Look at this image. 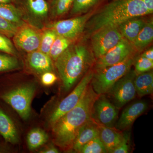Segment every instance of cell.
Masks as SVG:
<instances>
[{
    "instance_id": "3957f363",
    "label": "cell",
    "mask_w": 153,
    "mask_h": 153,
    "mask_svg": "<svg viewBox=\"0 0 153 153\" xmlns=\"http://www.w3.org/2000/svg\"><path fill=\"white\" fill-rule=\"evenodd\" d=\"M93 53L87 46L72 43L55 61V65L66 91L90 70L95 63Z\"/></svg>"
},
{
    "instance_id": "9c48e42d",
    "label": "cell",
    "mask_w": 153,
    "mask_h": 153,
    "mask_svg": "<svg viewBox=\"0 0 153 153\" xmlns=\"http://www.w3.org/2000/svg\"><path fill=\"white\" fill-rule=\"evenodd\" d=\"M92 15V12H90L76 18L60 20L49 24L47 28L54 30L57 35L73 41L82 34L88 20Z\"/></svg>"
},
{
    "instance_id": "6da1fadb",
    "label": "cell",
    "mask_w": 153,
    "mask_h": 153,
    "mask_svg": "<svg viewBox=\"0 0 153 153\" xmlns=\"http://www.w3.org/2000/svg\"><path fill=\"white\" fill-rule=\"evenodd\" d=\"M100 94L90 84L78 104L52 125L55 144L64 150H71L80 129L92 118L94 104Z\"/></svg>"
},
{
    "instance_id": "44dd1931",
    "label": "cell",
    "mask_w": 153,
    "mask_h": 153,
    "mask_svg": "<svg viewBox=\"0 0 153 153\" xmlns=\"http://www.w3.org/2000/svg\"><path fill=\"white\" fill-rule=\"evenodd\" d=\"M0 16L17 26L24 23L20 11L10 3H0Z\"/></svg>"
},
{
    "instance_id": "30bf717a",
    "label": "cell",
    "mask_w": 153,
    "mask_h": 153,
    "mask_svg": "<svg viewBox=\"0 0 153 153\" xmlns=\"http://www.w3.org/2000/svg\"><path fill=\"white\" fill-rule=\"evenodd\" d=\"M135 53L136 49L133 44L123 38L104 55L97 59L95 70L120 63Z\"/></svg>"
},
{
    "instance_id": "1f68e13d",
    "label": "cell",
    "mask_w": 153,
    "mask_h": 153,
    "mask_svg": "<svg viewBox=\"0 0 153 153\" xmlns=\"http://www.w3.org/2000/svg\"><path fill=\"white\" fill-rule=\"evenodd\" d=\"M0 52L14 56L16 54V51L13 44L8 37L0 33Z\"/></svg>"
},
{
    "instance_id": "2e32d148",
    "label": "cell",
    "mask_w": 153,
    "mask_h": 153,
    "mask_svg": "<svg viewBox=\"0 0 153 153\" xmlns=\"http://www.w3.org/2000/svg\"><path fill=\"white\" fill-rule=\"evenodd\" d=\"M27 62L31 69L38 73H43L53 70L52 58L39 50L28 53Z\"/></svg>"
},
{
    "instance_id": "5bb4252c",
    "label": "cell",
    "mask_w": 153,
    "mask_h": 153,
    "mask_svg": "<svg viewBox=\"0 0 153 153\" xmlns=\"http://www.w3.org/2000/svg\"><path fill=\"white\" fill-rule=\"evenodd\" d=\"M99 133L98 123L92 118L79 130L71 150L78 153L79 149L85 144L98 137Z\"/></svg>"
},
{
    "instance_id": "d590c367",
    "label": "cell",
    "mask_w": 153,
    "mask_h": 153,
    "mask_svg": "<svg viewBox=\"0 0 153 153\" xmlns=\"http://www.w3.org/2000/svg\"><path fill=\"white\" fill-rule=\"evenodd\" d=\"M149 10L152 13L153 12V0H143Z\"/></svg>"
},
{
    "instance_id": "52a82bcc",
    "label": "cell",
    "mask_w": 153,
    "mask_h": 153,
    "mask_svg": "<svg viewBox=\"0 0 153 153\" xmlns=\"http://www.w3.org/2000/svg\"><path fill=\"white\" fill-rule=\"evenodd\" d=\"M93 73L94 71L92 69L88 70L74 90L57 105L49 117V122L51 125L78 104L90 84Z\"/></svg>"
},
{
    "instance_id": "f1b7e54d",
    "label": "cell",
    "mask_w": 153,
    "mask_h": 153,
    "mask_svg": "<svg viewBox=\"0 0 153 153\" xmlns=\"http://www.w3.org/2000/svg\"><path fill=\"white\" fill-rule=\"evenodd\" d=\"M18 60L11 55L0 54V71H8L18 68Z\"/></svg>"
},
{
    "instance_id": "d6986e66",
    "label": "cell",
    "mask_w": 153,
    "mask_h": 153,
    "mask_svg": "<svg viewBox=\"0 0 153 153\" xmlns=\"http://www.w3.org/2000/svg\"><path fill=\"white\" fill-rule=\"evenodd\" d=\"M137 94L140 97L152 94L153 91V73L150 71L137 74L134 79Z\"/></svg>"
},
{
    "instance_id": "8d00e7d4",
    "label": "cell",
    "mask_w": 153,
    "mask_h": 153,
    "mask_svg": "<svg viewBox=\"0 0 153 153\" xmlns=\"http://www.w3.org/2000/svg\"><path fill=\"white\" fill-rule=\"evenodd\" d=\"M40 152L42 153H59V151L55 147L52 146L44 150L41 151Z\"/></svg>"
},
{
    "instance_id": "cb8c5ba5",
    "label": "cell",
    "mask_w": 153,
    "mask_h": 153,
    "mask_svg": "<svg viewBox=\"0 0 153 153\" xmlns=\"http://www.w3.org/2000/svg\"><path fill=\"white\" fill-rule=\"evenodd\" d=\"M74 0H52L50 10L53 17L63 16L71 10Z\"/></svg>"
},
{
    "instance_id": "f546056e",
    "label": "cell",
    "mask_w": 153,
    "mask_h": 153,
    "mask_svg": "<svg viewBox=\"0 0 153 153\" xmlns=\"http://www.w3.org/2000/svg\"><path fill=\"white\" fill-rule=\"evenodd\" d=\"M134 65L135 71L137 74L152 70L153 67V61L140 55L137 56Z\"/></svg>"
},
{
    "instance_id": "836d02e7",
    "label": "cell",
    "mask_w": 153,
    "mask_h": 153,
    "mask_svg": "<svg viewBox=\"0 0 153 153\" xmlns=\"http://www.w3.org/2000/svg\"><path fill=\"white\" fill-rule=\"evenodd\" d=\"M57 79V76L52 71H47L43 73L41 78L42 84L45 86L53 85Z\"/></svg>"
},
{
    "instance_id": "ba28073f",
    "label": "cell",
    "mask_w": 153,
    "mask_h": 153,
    "mask_svg": "<svg viewBox=\"0 0 153 153\" xmlns=\"http://www.w3.org/2000/svg\"><path fill=\"white\" fill-rule=\"evenodd\" d=\"M123 38L116 26H107L91 35V44L95 59L104 55Z\"/></svg>"
},
{
    "instance_id": "83f0119b",
    "label": "cell",
    "mask_w": 153,
    "mask_h": 153,
    "mask_svg": "<svg viewBox=\"0 0 153 153\" xmlns=\"http://www.w3.org/2000/svg\"><path fill=\"white\" fill-rule=\"evenodd\" d=\"M27 3L30 10L35 16L41 17L47 16L49 7L45 0H27Z\"/></svg>"
},
{
    "instance_id": "4fadbf2b",
    "label": "cell",
    "mask_w": 153,
    "mask_h": 153,
    "mask_svg": "<svg viewBox=\"0 0 153 153\" xmlns=\"http://www.w3.org/2000/svg\"><path fill=\"white\" fill-rule=\"evenodd\" d=\"M148 108V103L145 100H138L129 105L122 112L115 128L121 131L127 130Z\"/></svg>"
},
{
    "instance_id": "d6a6232c",
    "label": "cell",
    "mask_w": 153,
    "mask_h": 153,
    "mask_svg": "<svg viewBox=\"0 0 153 153\" xmlns=\"http://www.w3.org/2000/svg\"><path fill=\"white\" fill-rule=\"evenodd\" d=\"M131 134L129 132L123 133V138L120 144L112 153H128L130 150Z\"/></svg>"
},
{
    "instance_id": "8fae6325",
    "label": "cell",
    "mask_w": 153,
    "mask_h": 153,
    "mask_svg": "<svg viewBox=\"0 0 153 153\" xmlns=\"http://www.w3.org/2000/svg\"><path fill=\"white\" fill-rule=\"evenodd\" d=\"M41 34L38 28L24 23L18 26L13 40L17 48L29 53L39 49Z\"/></svg>"
},
{
    "instance_id": "8992f818",
    "label": "cell",
    "mask_w": 153,
    "mask_h": 153,
    "mask_svg": "<svg viewBox=\"0 0 153 153\" xmlns=\"http://www.w3.org/2000/svg\"><path fill=\"white\" fill-rule=\"evenodd\" d=\"M137 74L131 69L117 80L105 94L119 109L133 100L136 95L134 79Z\"/></svg>"
},
{
    "instance_id": "7a4b0ae2",
    "label": "cell",
    "mask_w": 153,
    "mask_h": 153,
    "mask_svg": "<svg viewBox=\"0 0 153 153\" xmlns=\"http://www.w3.org/2000/svg\"><path fill=\"white\" fill-rule=\"evenodd\" d=\"M150 14L143 0H112L91 15L85 28L91 35L104 27L117 26L127 19Z\"/></svg>"
},
{
    "instance_id": "ac0fdd59",
    "label": "cell",
    "mask_w": 153,
    "mask_h": 153,
    "mask_svg": "<svg viewBox=\"0 0 153 153\" xmlns=\"http://www.w3.org/2000/svg\"><path fill=\"white\" fill-rule=\"evenodd\" d=\"M0 134L7 142L16 144L19 142L18 133L13 121L1 108Z\"/></svg>"
},
{
    "instance_id": "5b68a950",
    "label": "cell",
    "mask_w": 153,
    "mask_h": 153,
    "mask_svg": "<svg viewBox=\"0 0 153 153\" xmlns=\"http://www.w3.org/2000/svg\"><path fill=\"white\" fill-rule=\"evenodd\" d=\"M36 91L34 84H25L6 92L1 98L15 110L22 119L27 120L30 115L31 102Z\"/></svg>"
},
{
    "instance_id": "7c38bea8",
    "label": "cell",
    "mask_w": 153,
    "mask_h": 153,
    "mask_svg": "<svg viewBox=\"0 0 153 153\" xmlns=\"http://www.w3.org/2000/svg\"><path fill=\"white\" fill-rule=\"evenodd\" d=\"M119 110L105 94H100L94 104L92 118L101 124L114 127L117 119Z\"/></svg>"
},
{
    "instance_id": "e0dca14e",
    "label": "cell",
    "mask_w": 153,
    "mask_h": 153,
    "mask_svg": "<svg viewBox=\"0 0 153 153\" xmlns=\"http://www.w3.org/2000/svg\"><path fill=\"white\" fill-rule=\"evenodd\" d=\"M140 17H133L127 19L117 26L123 38L132 44L146 23Z\"/></svg>"
},
{
    "instance_id": "d4e9b609",
    "label": "cell",
    "mask_w": 153,
    "mask_h": 153,
    "mask_svg": "<svg viewBox=\"0 0 153 153\" xmlns=\"http://www.w3.org/2000/svg\"><path fill=\"white\" fill-rule=\"evenodd\" d=\"M57 36V33L52 29L47 28L45 29L42 32L38 50L49 55L51 47Z\"/></svg>"
},
{
    "instance_id": "ffe728a7",
    "label": "cell",
    "mask_w": 153,
    "mask_h": 153,
    "mask_svg": "<svg viewBox=\"0 0 153 153\" xmlns=\"http://www.w3.org/2000/svg\"><path fill=\"white\" fill-rule=\"evenodd\" d=\"M153 40V22H146L133 43L135 49L141 52L152 42Z\"/></svg>"
},
{
    "instance_id": "74e56055",
    "label": "cell",
    "mask_w": 153,
    "mask_h": 153,
    "mask_svg": "<svg viewBox=\"0 0 153 153\" xmlns=\"http://www.w3.org/2000/svg\"><path fill=\"white\" fill-rule=\"evenodd\" d=\"M12 0H0V3H7L9 4L11 2Z\"/></svg>"
},
{
    "instance_id": "484cf974",
    "label": "cell",
    "mask_w": 153,
    "mask_h": 153,
    "mask_svg": "<svg viewBox=\"0 0 153 153\" xmlns=\"http://www.w3.org/2000/svg\"><path fill=\"white\" fill-rule=\"evenodd\" d=\"M100 1V0H74L71 8V14L87 13Z\"/></svg>"
},
{
    "instance_id": "4dcf8cb0",
    "label": "cell",
    "mask_w": 153,
    "mask_h": 153,
    "mask_svg": "<svg viewBox=\"0 0 153 153\" xmlns=\"http://www.w3.org/2000/svg\"><path fill=\"white\" fill-rule=\"evenodd\" d=\"M18 26L0 16V33L7 37H13Z\"/></svg>"
},
{
    "instance_id": "277c9868",
    "label": "cell",
    "mask_w": 153,
    "mask_h": 153,
    "mask_svg": "<svg viewBox=\"0 0 153 153\" xmlns=\"http://www.w3.org/2000/svg\"><path fill=\"white\" fill-rule=\"evenodd\" d=\"M137 56L136 52L120 63L94 70L90 84L95 93L105 94L117 80L131 69Z\"/></svg>"
},
{
    "instance_id": "7402d4cb",
    "label": "cell",
    "mask_w": 153,
    "mask_h": 153,
    "mask_svg": "<svg viewBox=\"0 0 153 153\" xmlns=\"http://www.w3.org/2000/svg\"><path fill=\"white\" fill-rule=\"evenodd\" d=\"M48 136L41 129H33L29 132L27 137V142L29 149L31 150L36 149L47 142Z\"/></svg>"
},
{
    "instance_id": "9a60e30c",
    "label": "cell",
    "mask_w": 153,
    "mask_h": 153,
    "mask_svg": "<svg viewBox=\"0 0 153 153\" xmlns=\"http://www.w3.org/2000/svg\"><path fill=\"white\" fill-rule=\"evenodd\" d=\"M98 127L100 139L107 153H112L121 142L123 133L115 127H109L99 123Z\"/></svg>"
},
{
    "instance_id": "e575fe53",
    "label": "cell",
    "mask_w": 153,
    "mask_h": 153,
    "mask_svg": "<svg viewBox=\"0 0 153 153\" xmlns=\"http://www.w3.org/2000/svg\"><path fill=\"white\" fill-rule=\"evenodd\" d=\"M141 56L146 57L149 60L153 61V49L152 47L147 49L143 53Z\"/></svg>"
},
{
    "instance_id": "4316f807",
    "label": "cell",
    "mask_w": 153,
    "mask_h": 153,
    "mask_svg": "<svg viewBox=\"0 0 153 153\" xmlns=\"http://www.w3.org/2000/svg\"><path fill=\"white\" fill-rule=\"evenodd\" d=\"M80 153H106V149L99 137L95 138L88 142L79 149Z\"/></svg>"
},
{
    "instance_id": "603a6c76",
    "label": "cell",
    "mask_w": 153,
    "mask_h": 153,
    "mask_svg": "<svg viewBox=\"0 0 153 153\" xmlns=\"http://www.w3.org/2000/svg\"><path fill=\"white\" fill-rule=\"evenodd\" d=\"M72 43V41L63 36L57 35L52 44L49 52V56L55 61L57 57Z\"/></svg>"
}]
</instances>
